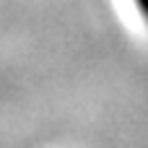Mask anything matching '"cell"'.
I'll return each mask as SVG.
<instances>
[{
    "mask_svg": "<svg viewBox=\"0 0 148 148\" xmlns=\"http://www.w3.org/2000/svg\"><path fill=\"white\" fill-rule=\"evenodd\" d=\"M138 5L143 8V13H146V18H148V0H138Z\"/></svg>",
    "mask_w": 148,
    "mask_h": 148,
    "instance_id": "obj_1",
    "label": "cell"
}]
</instances>
